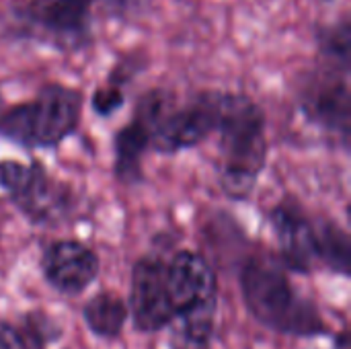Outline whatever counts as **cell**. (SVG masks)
<instances>
[{
	"label": "cell",
	"mask_w": 351,
	"mask_h": 349,
	"mask_svg": "<svg viewBox=\"0 0 351 349\" xmlns=\"http://www.w3.org/2000/svg\"><path fill=\"white\" fill-rule=\"evenodd\" d=\"M0 107H2V97H0Z\"/></svg>",
	"instance_id": "obj_20"
},
{
	"label": "cell",
	"mask_w": 351,
	"mask_h": 349,
	"mask_svg": "<svg viewBox=\"0 0 351 349\" xmlns=\"http://www.w3.org/2000/svg\"><path fill=\"white\" fill-rule=\"evenodd\" d=\"M218 302L187 311L169 325L171 349H210L216 331Z\"/></svg>",
	"instance_id": "obj_14"
},
{
	"label": "cell",
	"mask_w": 351,
	"mask_h": 349,
	"mask_svg": "<svg viewBox=\"0 0 351 349\" xmlns=\"http://www.w3.org/2000/svg\"><path fill=\"white\" fill-rule=\"evenodd\" d=\"M350 21L343 16L339 23L327 27L319 35V51L321 58L329 64L341 66L350 70L351 60V33Z\"/></svg>",
	"instance_id": "obj_16"
},
{
	"label": "cell",
	"mask_w": 351,
	"mask_h": 349,
	"mask_svg": "<svg viewBox=\"0 0 351 349\" xmlns=\"http://www.w3.org/2000/svg\"><path fill=\"white\" fill-rule=\"evenodd\" d=\"M335 341H337V349H350V337H348L346 331H343L341 335H337Z\"/></svg>",
	"instance_id": "obj_19"
},
{
	"label": "cell",
	"mask_w": 351,
	"mask_h": 349,
	"mask_svg": "<svg viewBox=\"0 0 351 349\" xmlns=\"http://www.w3.org/2000/svg\"><path fill=\"white\" fill-rule=\"evenodd\" d=\"M239 286L249 315L261 327L290 337L331 335L319 304L298 292L278 257H249L239 272Z\"/></svg>",
	"instance_id": "obj_2"
},
{
	"label": "cell",
	"mask_w": 351,
	"mask_h": 349,
	"mask_svg": "<svg viewBox=\"0 0 351 349\" xmlns=\"http://www.w3.org/2000/svg\"><path fill=\"white\" fill-rule=\"evenodd\" d=\"M169 91L152 88L144 93L134 109L132 119L113 136V175L121 185L144 181V156L150 152L152 125L167 103Z\"/></svg>",
	"instance_id": "obj_9"
},
{
	"label": "cell",
	"mask_w": 351,
	"mask_h": 349,
	"mask_svg": "<svg viewBox=\"0 0 351 349\" xmlns=\"http://www.w3.org/2000/svg\"><path fill=\"white\" fill-rule=\"evenodd\" d=\"M0 349H27L23 335L14 323L0 321Z\"/></svg>",
	"instance_id": "obj_18"
},
{
	"label": "cell",
	"mask_w": 351,
	"mask_h": 349,
	"mask_svg": "<svg viewBox=\"0 0 351 349\" xmlns=\"http://www.w3.org/2000/svg\"><path fill=\"white\" fill-rule=\"evenodd\" d=\"M0 191L16 212L33 226H53L70 218L76 208L74 189L53 179L47 169L33 160H0Z\"/></svg>",
	"instance_id": "obj_4"
},
{
	"label": "cell",
	"mask_w": 351,
	"mask_h": 349,
	"mask_svg": "<svg viewBox=\"0 0 351 349\" xmlns=\"http://www.w3.org/2000/svg\"><path fill=\"white\" fill-rule=\"evenodd\" d=\"M39 265L47 286L70 298L84 294L101 274L97 251L76 239L51 241L43 249Z\"/></svg>",
	"instance_id": "obj_11"
},
{
	"label": "cell",
	"mask_w": 351,
	"mask_h": 349,
	"mask_svg": "<svg viewBox=\"0 0 351 349\" xmlns=\"http://www.w3.org/2000/svg\"><path fill=\"white\" fill-rule=\"evenodd\" d=\"M218 95L220 91H204L185 105H175V99H171L154 121L150 150L158 154H177L206 142L216 132Z\"/></svg>",
	"instance_id": "obj_8"
},
{
	"label": "cell",
	"mask_w": 351,
	"mask_h": 349,
	"mask_svg": "<svg viewBox=\"0 0 351 349\" xmlns=\"http://www.w3.org/2000/svg\"><path fill=\"white\" fill-rule=\"evenodd\" d=\"M27 349H47L62 339V325L45 311H27L16 323Z\"/></svg>",
	"instance_id": "obj_15"
},
{
	"label": "cell",
	"mask_w": 351,
	"mask_h": 349,
	"mask_svg": "<svg viewBox=\"0 0 351 349\" xmlns=\"http://www.w3.org/2000/svg\"><path fill=\"white\" fill-rule=\"evenodd\" d=\"M97 0H10L8 12L25 39L76 51L90 41Z\"/></svg>",
	"instance_id": "obj_5"
},
{
	"label": "cell",
	"mask_w": 351,
	"mask_h": 349,
	"mask_svg": "<svg viewBox=\"0 0 351 349\" xmlns=\"http://www.w3.org/2000/svg\"><path fill=\"white\" fill-rule=\"evenodd\" d=\"M125 82H128V76H123L121 70L111 72L109 80L105 84H101L93 93V97H90L93 111L97 115H101V117L115 115L123 107V103H125V91H123Z\"/></svg>",
	"instance_id": "obj_17"
},
{
	"label": "cell",
	"mask_w": 351,
	"mask_h": 349,
	"mask_svg": "<svg viewBox=\"0 0 351 349\" xmlns=\"http://www.w3.org/2000/svg\"><path fill=\"white\" fill-rule=\"evenodd\" d=\"M218 185L232 202L253 195L269 158L267 117L261 105L243 93L218 95Z\"/></svg>",
	"instance_id": "obj_1"
},
{
	"label": "cell",
	"mask_w": 351,
	"mask_h": 349,
	"mask_svg": "<svg viewBox=\"0 0 351 349\" xmlns=\"http://www.w3.org/2000/svg\"><path fill=\"white\" fill-rule=\"evenodd\" d=\"M84 95L62 82H45L33 99L0 111V136L27 150H51L80 125Z\"/></svg>",
	"instance_id": "obj_3"
},
{
	"label": "cell",
	"mask_w": 351,
	"mask_h": 349,
	"mask_svg": "<svg viewBox=\"0 0 351 349\" xmlns=\"http://www.w3.org/2000/svg\"><path fill=\"white\" fill-rule=\"evenodd\" d=\"M267 222L280 247V261L288 272L311 274L323 267L327 220L308 216L294 200L284 197L267 212Z\"/></svg>",
	"instance_id": "obj_7"
},
{
	"label": "cell",
	"mask_w": 351,
	"mask_h": 349,
	"mask_svg": "<svg viewBox=\"0 0 351 349\" xmlns=\"http://www.w3.org/2000/svg\"><path fill=\"white\" fill-rule=\"evenodd\" d=\"M167 288L175 317L214 304L220 296L214 267L202 253L191 249H179L167 259Z\"/></svg>",
	"instance_id": "obj_12"
},
{
	"label": "cell",
	"mask_w": 351,
	"mask_h": 349,
	"mask_svg": "<svg viewBox=\"0 0 351 349\" xmlns=\"http://www.w3.org/2000/svg\"><path fill=\"white\" fill-rule=\"evenodd\" d=\"M82 321L95 337L103 341H115L121 337L123 327L130 321V309L117 292L103 290L88 298V302L82 306Z\"/></svg>",
	"instance_id": "obj_13"
},
{
	"label": "cell",
	"mask_w": 351,
	"mask_h": 349,
	"mask_svg": "<svg viewBox=\"0 0 351 349\" xmlns=\"http://www.w3.org/2000/svg\"><path fill=\"white\" fill-rule=\"evenodd\" d=\"M298 107L308 123L325 134L339 138L341 146L350 144V70L321 62L319 68L302 78L298 88Z\"/></svg>",
	"instance_id": "obj_6"
},
{
	"label": "cell",
	"mask_w": 351,
	"mask_h": 349,
	"mask_svg": "<svg viewBox=\"0 0 351 349\" xmlns=\"http://www.w3.org/2000/svg\"><path fill=\"white\" fill-rule=\"evenodd\" d=\"M130 319L140 333H160L173 323V304L167 288V261L158 255H144L132 267Z\"/></svg>",
	"instance_id": "obj_10"
}]
</instances>
